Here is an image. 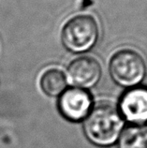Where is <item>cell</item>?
I'll use <instances>...</instances> for the list:
<instances>
[{"instance_id": "6da1fadb", "label": "cell", "mask_w": 147, "mask_h": 148, "mask_svg": "<svg viewBox=\"0 0 147 148\" xmlns=\"http://www.w3.org/2000/svg\"><path fill=\"white\" fill-rule=\"evenodd\" d=\"M124 127V118L113 105L101 103L86 116L84 132L92 143L98 145H111L117 141Z\"/></svg>"}, {"instance_id": "7a4b0ae2", "label": "cell", "mask_w": 147, "mask_h": 148, "mask_svg": "<svg viewBox=\"0 0 147 148\" xmlns=\"http://www.w3.org/2000/svg\"><path fill=\"white\" fill-rule=\"evenodd\" d=\"M110 73L113 81L124 87H132L144 80L146 65L144 58L133 50L119 51L111 57Z\"/></svg>"}, {"instance_id": "3957f363", "label": "cell", "mask_w": 147, "mask_h": 148, "mask_svg": "<svg viewBox=\"0 0 147 148\" xmlns=\"http://www.w3.org/2000/svg\"><path fill=\"white\" fill-rule=\"evenodd\" d=\"M98 38V26L95 19L89 15L72 18L62 31V42L73 53L89 51Z\"/></svg>"}, {"instance_id": "277c9868", "label": "cell", "mask_w": 147, "mask_h": 148, "mask_svg": "<svg viewBox=\"0 0 147 148\" xmlns=\"http://www.w3.org/2000/svg\"><path fill=\"white\" fill-rule=\"evenodd\" d=\"M120 114L134 125H146L147 88L136 87L125 93L120 100Z\"/></svg>"}, {"instance_id": "5b68a950", "label": "cell", "mask_w": 147, "mask_h": 148, "mask_svg": "<svg viewBox=\"0 0 147 148\" xmlns=\"http://www.w3.org/2000/svg\"><path fill=\"white\" fill-rule=\"evenodd\" d=\"M58 106L66 118L71 121H79L85 118L90 112L92 99L86 91L71 88L62 94Z\"/></svg>"}, {"instance_id": "8992f818", "label": "cell", "mask_w": 147, "mask_h": 148, "mask_svg": "<svg viewBox=\"0 0 147 148\" xmlns=\"http://www.w3.org/2000/svg\"><path fill=\"white\" fill-rule=\"evenodd\" d=\"M101 77V68L98 62L92 57H80L69 65L68 78L77 87L90 88Z\"/></svg>"}, {"instance_id": "52a82bcc", "label": "cell", "mask_w": 147, "mask_h": 148, "mask_svg": "<svg viewBox=\"0 0 147 148\" xmlns=\"http://www.w3.org/2000/svg\"><path fill=\"white\" fill-rule=\"evenodd\" d=\"M119 148H147V125H134L123 132Z\"/></svg>"}, {"instance_id": "ba28073f", "label": "cell", "mask_w": 147, "mask_h": 148, "mask_svg": "<svg viewBox=\"0 0 147 148\" xmlns=\"http://www.w3.org/2000/svg\"><path fill=\"white\" fill-rule=\"evenodd\" d=\"M41 88L48 96L55 97L65 90L67 82L66 77L58 69H50L46 71L40 80Z\"/></svg>"}]
</instances>
